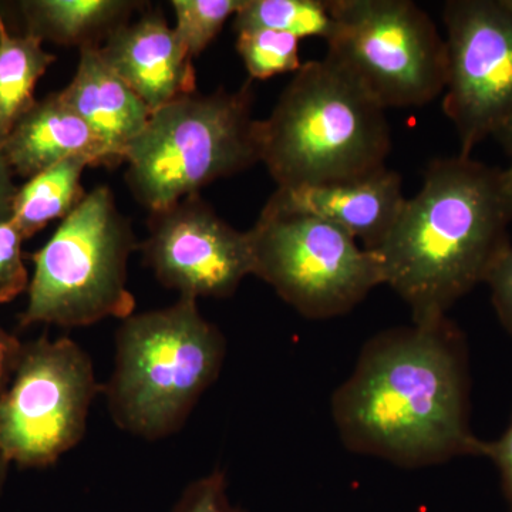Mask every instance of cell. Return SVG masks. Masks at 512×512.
I'll return each instance as SVG.
<instances>
[{
	"instance_id": "4316f807",
	"label": "cell",
	"mask_w": 512,
	"mask_h": 512,
	"mask_svg": "<svg viewBox=\"0 0 512 512\" xmlns=\"http://www.w3.org/2000/svg\"><path fill=\"white\" fill-rule=\"evenodd\" d=\"M13 177L15 174L12 168L0 153V222L9 221L12 218L13 200L19 188L16 187Z\"/></svg>"
},
{
	"instance_id": "2e32d148",
	"label": "cell",
	"mask_w": 512,
	"mask_h": 512,
	"mask_svg": "<svg viewBox=\"0 0 512 512\" xmlns=\"http://www.w3.org/2000/svg\"><path fill=\"white\" fill-rule=\"evenodd\" d=\"M16 5L25 35L80 50L100 49L134 13L146 9V2L134 0H22Z\"/></svg>"
},
{
	"instance_id": "3957f363",
	"label": "cell",
	"mask_w": 512,
	"mask_h": 512,
	"mask_svg": "<svg viewBox=\"0 0 512 512\" xmlns=\"http://www.w3.org/2000/svg\"><path fill=\"white\" fill-rule=\"evenodd\" d=\"M256 137L279 190L375 173L392 148L386 110L328 55L293 74Z\"/></svg>"
},
{
	"instance_id": "9c48e42d",
	"label": "cell",
	"mask_w": 512,
	"mask_h": 512,
	"mask_svg": "<svg viewBox=\"0 0 512 512\" xmlns=\"http://www.w3.org/2000/svg\"><path fill=\"white\" fill-rule=\"evenodd\" d=\"M100 389L92 360L73 340L42 336L23 345L0 394V450L9 463L45 468L76 447Z\"/></svg>"
},
{
	"instance_id": "44dd1931",
	"label": "cell",
	"mask_w": 512,
	"mask_h": 512,
	"mask_svg": "<svg viewBox=\"0 0 512 512\" xmlns=\"http://www.w3.org/2000/svg\"><path fill=\"white\" fill-rule=\"evenodd\" d=\"M244 0H173L175 32L192 59L200 56L234 18Z\"/></svg>"
},
{
	"instance_id": "d6986e66",
	"label": "cell",
	"mask_w": 512,
	"mask_h": 512,
	"mask_svg": "<svg viewBox=\"0 0 512 512\" xmlns=\"http://www.w3.org/2000/svg\"><path fill=\"white\" fill-rule=\"evenodd\" d=\"M235 32L275 30L298 37H320L326 43L336 32L330 0H244L234 16Z\"/></svg>"
},
{
	"instance_id": "e0dca14e",
	"label": "cell",
	"mask_w": 512,
	"mask_h": 512,
	"mask_svg": "<svg viewBox=\"0 0 512 512\" xmlns=\"http://www.w3.org/2000/svg\"><path fill=\"white\" fill-rule=\"evenodd\" d=\"M56 59L43 49L42 40L25 33L13 35L0 6V148L35 106L36 84Z\"/></svg>"
},
{
	"instance_id": "7402d4cb",
	"label": "cell",
	"mask_w": 512,
	"mask_h": 512,
	"mask_svg": "<svg viewBox=\"0 0 512 512\" xmlns=\"http://www.w3.org/2000/svg\"><path fill=\"white\" fill-rule=\"evenodd\" d=\"M22 237L12 221L0 222V303H9L28 291L30 279L23 262Z\"/></svg>"
},
{
	"instance_id": "30bf717a",
	"label": "cell",
	"mask_w": 512,
	"mask_h": 512,
	"mask_svg": "<svg viewBox=\"0 0 512 512\" xmlns=\"http://www.w3.org/2000/svg\"><path fill=\"white\" fill-rule=\"evenodd\" d=\"M447 82L443 110L460 156L512 121V10L504 0L444 3Z\"/></svg>"
},
{
	"instance_id": "83f0119b",
	"label": "cell",
	"mask_w": 512,
	"mask_h": 512,
	"mask_svg": "<svg viewBox=\"0 0 512 512\" xmlns=\"http://www.w3.org/2000/svg\"><path fill=\"white\" fill-rule=\"evenodd\" d=\"M494 137L503 144L505 151H507L508 158H510V165L504 168V180L507 185L508 194H510L512 200V121L507 126L501 128Z\"/></svg>"
},
{
	"instance_id": "f546056e",
	"label": "cell",
	"mask_w": 512,
	"mask_h": 512,
	"mask_svg": "<svg viewBox=\"0 0 512 512\" xmlns=\"http://www.w3.org/2000/svg\"><path fill=\"white\" fill-rule=\"evenodd\" d=\"M505 2V5L508 6V8H510L512 10V0H504Z\"/></svg>"
},
{
	"instance_id": "6da1fadb",
	"label": "cell",
	"mask_w": 512,
	"mask_h": 512,
	"mask_svg": "<svg viewBox=\"0 0 512 512\" xmlns=\"http://www.w3.org/2000/svg\"><path fill=\"white\" fill-rule=\"evenodd\" d=\"M343 444L404 467L484 457L468 417L466 343L447 316L387 330L332 397Z\"/></svg>"
},
{
	"instance_id": "4fadbf2b",
	"label": "cell",
	"mask_w": 512,
	"mask_h": 512,
	"mask_svg": "<svg viewBox=\"0 0 512 512\" xmlns=\"http://www.w3.org/2000/svg\"><path fill=\"white\" fill-rule=\"evenodd\" d=\"M406 200L402 175L386 165L353 180L293 190L276 188L268 204L320 218L375 251L392 231Z\"/></svg>"
},
{
	"instance_id": "277c9868",
	"label": "cell",
	"mask_w": 512,
	"mask_h": 512,
	"mask_svg": "<svg viewBox=\"0 0 512 512\" xmlns=\"http://www.w3.org/2000/svg\"><path fill=\"white\" fill-rule=\"evenodd\" d=\"M225 355L227 340L195 299L133 313L117 330L116 362L104 387L111 419L141 439L173 436L217 380Z\"/></svg>"
},
{
	"instance_id": "603a6c76",
	"label": "cell",
	"mask_w": 512,
	"mask_h": 512,
	"mask_svg": "<svg viewBox=\"0 0 512 512\" xmlns=\"http://www.w3.org/2000/svg\"><path fill=\"white\" fill-rule=\"evenodd\" d=\"M173 512H244L229 501L225 474L214 471L188 485Z\"/></svg>"
},
{
	"instance_id": "8992f818",
	"label": "cell",
	"mask_w": 512,
	"mask_h": 512,
	"mask_svg": "<svg viewBox=\"0 0 512 512\" xmlns=\"http://www.w3.org/2000/svg\"><path fill=\"white\" fill-rule=\"evenodd\" d=\"M137 248L130 221L106 185L94 188L32 255L35 272L20 326H90L133 315L127 265Z\"/></svg>"
},
{
	"instance_id": "484cf974",
	"label": "cell",
	"mask_w": 512,
	"mask_h": 512,
	"mask_svg": "<svg viewBox=\"0 0 512 512\" xmlns=\"http://www.w3.org/2000/svg\"><path fill=\"white\" fill-rule=\"evenodd\" d=\"M22 349L23 345L18 338L0 326V394L5 392L15 375Z\"/></svg>"
},
{
	"instance_id": "ac0fdd59",
	"label": "cell",
	"mask_w": 512,
	"mask_h": 512,
	"mask_svg": "<svg viewBox=\"0 0 512 512\" xmlns=\"http://www.w3.org/2000/svg\"><path fill=\"white\" fill-rule=\"evenodd\" d=\"M86 167H92L87 158H67L18 188L10 221L23 238H32L50 222L64 220L79 207L87 195L82 184Z\"/></svg>"
},
{
	"instance_id": "f1b7e54d",
	"label": "cell",
	"mask_w": 512,
	"mask_h": 512,
	"mask_svg": "<svg viewBox=\"0 0 512 512\" xmlns=\"http://www.w3.org/2000/svg\"><path fill=\"white\" fill-rule=\"evenodd\" d=\"M9 460L6 458L3 451L0 450V494H2L3 487H5L6 478H8Z\"/></svg>"
},
{
	"instance_id": "5bb4252c",
	"label": "cell",
	"mask_w": 512,
	"mask_h": 512,
	"mask_svg": "<svg viewBox=\"0 0 512 512\" xmlns=\"http://www.w3.org/2000/svg\"><path fill=\"white\" fill-rule=\"evenodd\" d=\"M0 153L13 174L26 180L72 157L87 158L92 167H111L100 138L59 93L36 101L13 127Z\"/></svg>"
},
{
	"instance_id": "5b68a950",
	"label": "cell",
	"mask_w": 512,
	"mask_h": 512,
	"mask_svg": "<svg viewBox=\"0 0 512 512\" xmlns=\"http://www.w3.org/2000/svg\"><path fill=\"white\" fill-rule=\"evenodd\" d=\"M254 92L187 94L151 114L128 146L126 181L150 212L200 194L202 188L261 163Z\"/></svg>"
},
{
	"instance_id": "d4e9b609",
	"label": "cell",
	"mask_w": 512,
	"mask_h": 512,
	"mask_svg": "<svg viewBox=\"0 0 512 512\" xmlns=\"http://www.w3.org/2000/svg\"><path fill=\"white\" fill-rule=\"evenodd\" d=\"M484 457L498 467L507 503L512 512V419L503 436L495 441H485Z\"/></svg>"
},
{
	"instance_id": "ffe728a7",
	"label": "cell",
	"mask_w": 512,
	"mask_h": 512,
	"mask_svg": "<svg viewBox=\"0 0 512 512\" xmlns=\"http://www.w3.org/2000/svg\"><path fill=\"white\" fill-rule=\"evenodd\" d=\"M237 35L238 55L251 79H272L301 69V40L298 37L266 29L248 30Z\"/></svg>"
},
{
	"instance_id": "8fae6325",
	"label": "cell",
	"mask_w": 512,
	"mask_h": 512,
	"mask_svg": "<svg viewBox=\"0 0 512 512\" xmlns=\"http://www.w3.org/2000/svg\"><path fill=\"white\" fill-rule=\"evenodd\" d=\"M140 249L158 282L180 298H229L254 274L249 232L218 217L200 194L150 212Z\"/></svg>"
},
{
	"instance_id": "9a60e30c",
	"label": "cell",
	"mask_w": 512,
	"mask_h": 512,
	"mask_svg": "<svg viewBox=\"0 0 512 512\" xmlns=\"http://www.w3.org/2000/svg\"><path fill=\"white\" fill-rule=\"evenodd\" d=\"M59 94L100 138L111 167L124 163L128 146L153 114L101 59L99 49L80 50L76 74Z\"/></svg>"
},
{
	"instance_id": "52a82bcc",
	"label": "cell",
	"mask_w": 512,
	"mask_h": 512,
	"mask_svg": "<svg viewBox=\"0 0 512 512\" xmlns=\"http://www.w3.org/2000/svg\"><path fill=\"white\" fill-rule=\"evenodd\" d=\"M254 274L308 319L356 308L383 285L375 252L329 222L266 202L249 229Z\"/></svg>"
},
{
	"instance_id": "7a4b0ae2",
	"label": "cell",
	"mask_w": 512,
	"mask_h": 512,
	"mask_svg": "<svg viewBox=\"0 0 512 512\" xmlns=\"http://www.w3.org/2000/svg\"><path fill=\"white\" fill-rule=\"evenodd\" d=\"M512 200L501 168L471 157L439 158L407 198L396 224L375 249L389 285L413 323L447 316L454 303L487 281L511 247Z\"/></svg>"
},
{
	"instance_id": "cb8c5ba5",
	"label": "cell",
	"mask_w": 512,
	"mask_h": 512,
	"mask_svg": "<svg viewBox=\"0 0 512 512\" xmlns=\"http://www.w3.org/2000/svg\"><path fill=\"white\" fill-rule=\"evenodd\" d=\"M485 284L501 325L512 336V245L495 262Z\"/></svg>"
},
{
	"instance_id": "7c38bea8",
	"label": "cell",
	"mask_w": 512,
	"mask_h": 512,
	"mask_svg": "<svg viewBox=\"0 0 512 512\" xmlns=\"http://www.w3.org/2000/svg\"><path fill=\"white\" fill-rule=\"evenodd\" d=\"M101 59L151 113L197 92L194 63L164 13L153 10L117 29L100 47Z\"/></svg>"
},
{
	"instance_id": "ba28073f",
	"label": "cell",
	"mask_w": 512,
	"mask_h": 512,
	"mask_svg": "<svg viewBox=\"0 0 512 512\" xmlns=\"http://www.w3.org/2000/svg\"><path fill=\"white\" fill-rule=\"evenodd\" d=\"M328 55L383 107L426 106L446 89L447 46L412 0H330Z\"/></svg>"
}]
</instances>
